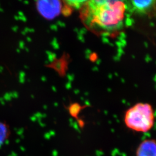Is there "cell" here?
I'll return each instance as SVG.
<instances>
[{
	"mask_svg": "<svg viewBox=\"0 0 156 156\" xmlns=\"http://www.w3.org/2000/svg\"><path fill=\"white\" fill-rule=\"evenodd\" d=\"M69 5L72 6L73 7H75L77 8H82L83 6L85 4L86 1H66Z\"/></svg>",
	"mask_w": 156,
	"mask_h": 156,
	"instance_id": "5",
	"label": "cell"
},
{
	"mask_svg": "<svg viewBox=\"0 0 156 156\" xmlns=\"http://www.w3.org/2000/svg\"><path fill=\"white\" fill-rule=\"evenodd\" d=\"M135 156H156V140L152 139L143 140L136 150Z\"/></svg>",
	"mask_w": 156,
	"mask_h": 156,
	"instance_id": "4",
	"label": "cell"
},
{
	"mask_svg": "<svg viewBox=\"0 0 156 156\" xmlns=\"http://www.w3.org/2000/svg\"><path fill=\"white\" fill-rule=\"evenodd\" d=\"M7 135V128L5 126L0 123V141L5 139Z\"/></svg>",
	"mask_w": 156,
	"mask_h": 156,
	"instance_id": "6",
	"label": "cell"
},
{
	"mask_svg": "<svg viewBox=\"0 0 156 156\" xmlns=\"http://www.w3.org/2000/svg\"><path fill=\"white\" fill-rule=\"evenodd\" d=\"M127 9L138 14H147L154 8L156 1H125Z\"/></svg>",
	"mask_w": 156,
	"mask_h": 156,
	"instance_id": "3",
	"label": "cell"
},
{
	"mask_svg": "<svg viewBox=\"0 0 156 156\" xmlns=\"http://www.w3.org/2000/svg\"><path fill=\"white\" fill-rule=\"evenodd\" d=\"M154 122V113L148 104H136L128 109L124 117V123L128 128L140 133L150 131Z\"/></svg>",
	"mask_w": 156,
	"mask_h": 156,
	"instance_id": "2",
	"label": "cell"
},
{
	"mask_svg": "<svg viewBox=\"0 0 156 156\" xmlns=\"http://www.w3.org/2000/svg\"><path fill=\"white\" fill-rule=\"evenodd\" d=\"M81 16L86 26L97 31L111 33L122 28L127 6L123 1H86Z\"/></svg>",
	"mask_w": 156,
	"mask_h": 156,
	"instance_id": "1",
	"label": "cell"
}]
</instances>
